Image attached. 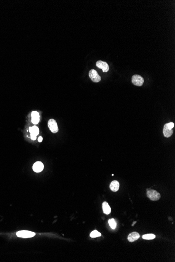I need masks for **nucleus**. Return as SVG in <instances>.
Instances as JSON below:
<instances>
[{"label": "nucleus", "instance_id": "a211bd4d", "mask_svg": "<svg viewBox=\"0 0 175 262\" xmlns=\"http://www.w3.org/2000/svg\"><path fill=\"white\" fill-rule=\"evenodd\" d=\"M31 138L32 140H35L36 139V135H35L34 134H31Z\"/></svg>", "mask_w": 175, "mask_h": 262}, {"label": "nucleus", "instance_id": "2eb2a0df", "mask_svg": "<svg viewBox=\"0 0 175 262\" xmlns=\"http://www.w3.org/2000/svg\"><path fill=\"white\" fill-rule=\"evenodd\" d=\"M109 223L112 229H115L117 226V223L114 219H111L109 220Z\"/></svg>", "mask_w": 175, "mask_h": 262}, {"label": "nucleus", "instance_id": "f257e3e1", "mask_svg": "<svg viewBox=\"0 0 175 262\" xmlns=\"http://www.w3.org/2000/svg\"><path fill=\"white\" fill-rule=\"evenodd\" d=\"M146 195L147 196L153 201H156L161 198L160 194L154 190H148L146 192Z\"/></svg>", "mask_w": 175, "mask_h": 262}, {"label": "nucleus", "instance_id": "9d476101", "mask_svg": "<svg viewBox=\"0 0 175 262\" xmlns=\"http://www.w3.org/2000/svg\"><path fill=\"white\" fill-rule=\"evenodd\" d=\"M110 187L112 191L114 192H117L119 187V183L117 181H113L111 183Z\"/></svg>", "mask_w": 175, "mask_h": 262}, {"label": "nucleus", "instance_id": "f03ea898", "mask_svg": "<svg viewBox=\"0 0 175 262\" xmlns=\"http://www.w3.org/2000/svg\"><path fill=\"white\" fill-rule=\"evenodd\" d=\"M132 83L137 86H141L143 85L144 80L143 77L138 74L134 75L132 77Z\"/></svg>", "mask_w": 175, "mask_h": 262}, {"label": "nucleus", "instance_id": "f8f14e48", "mask_svg": "<svg viewBox=\"0 0 175 262\" xmlns=\"http://www.w3.org/2000/svg\"><path fill=\"white\" fill-rule=\"evenodd\" d=\"M102 209L103 210V212L106 214H109L111 213V208L108 204V203L106 201L103 202L102 203Z\"/></svg>", "mask_w": 175, "mask_h": 262}, {"label": "nucleus", "instance_id": "ddd939ff", "mask_svg": "<svg viewBox=\"0 0 175 262\" xmlns=\"http://www.w3.org/2000/svg\"><path fill=\"white\" fill-rule=\"evenodd\" d=\"M29 131L30 132L31 134H34L35 135H37L39 133V128L36 127V126H33V127H29Z\"/></svg>", "mask_w": 175, "mask_h": 262}, {"label": "nucleus", "instance_id": "20e7f679", "mask_svg": "<svg viewBox=\"0 0 175 262\" xmlns=\"http://www.w3.org/2000/svg\"><path fill=\"white\" fill-rule=\"evenodd\" d=\"M16 235L18 237L23 238H28L34 237L35 235V233L33 232L28 231H20L17 232Z\"/></svg>", "mask_w": 175, "mask_h": 262}, {"label": "nucleus", "instance_id": "0eeeda50", "mask_svg": "<svg viewBox=\"0 0 175 262\" xmlns=\"http://www.w3.org/2000/svg\"><path fill=\"white\" fill-rule=\"evenodd\" d=\"M44 164L41 162H36L35 163L33 166V169L36 173H39L44 169Z\"/></svg>", "mask_w": 175, "mask_h": 262}, {"label": "nucleus", "instance_id": "1a4fd4ad", "mask_svg": "<svg viewBox=\"0 0 175 262\" xmlns=\"http://www.w3.org/2000/svg\"><path fill=\"white\" fill-rule=\"evenodd\" d=\"M39 122V114L36 111H33L32 113V122L33 124L36 125Z\"/></svg>", "mask_w": 175, "mask_h": 262}, {"label": "nucleus", "instance_id": "39448f33", "mask_svg": "<svg viewBox=\"0 0 175 262\" xmlns=\"http://www.w3.org/2000/svg\"><path fill=\"white\" fill-rule=\"evenodd\" d=\"M48 126L50 129L54 133H56L58 131V127L56 120L54 119H51L48 122Z\"/></svg>", "mask_w": 175, "mask_h": 262}, {"label": "nucleus", "instance_id": "4468645a", "mask_svg": "<svg viewBox=\"0 0 175 262\" xmlns=\"http://www.w3.org/2000/svg\"><path fill=\"white\" fill-rule=\"evenodd\" d=\"M156 236L153 234H147L143 235V239L145 240H153L155 238Z\"/></svg>", "mask_w": 175, "mask_h": 262}, {"label": "nucleus", "instance_id": "dca6fc26", "mask_svg": "<svg viewBox=\"0 0 175 262\" xmlns=\"http://www.w3.org/2000/svg\"><path fill=\"white\" fill-rule=\"evenodd\" d=\"M100 236H101V233L97 230H94L91 232L90 233V237L91 238H96V237H99Z\"/></svg>", "mask_w": 175, "mask_h": 262}, {"label": "nucleus", "instance_id": "6ab92c4d", "mask_svg": "<svg viewBox=\"0 0 175 262\" xmlns=\"http://www.w3.org/2000/svg\"><path fill=\"white\" fill-rule=\"evenodd\" d=\"M38 141L39 142H41L43 141V138H42V137L40 136V137L38 138Z\"/></svg>", "mask_w": 175, "mask_h": 262}, {"label": "nucleus", "instance_id": "9b49d317", "mask_svg": "<svg viewBox=\"0 0 175 262\" xmlns=\"http://www.w3.org/2000/svg\"><path fill=\"white\" fill-rule=\"evenodd\" d=\"M163 133L165 137L166 138H169L171 137L173 134V130L172 129H169L165 125L163 129Z\"/></svg>", "mask_w": 175, "mask_h": 262}, {"label": "nucleus", "instance_id": "6e6552de", "mask_svg": "<svg viewBox=\"0 0 175 262\" xmlns=\"http://www.w3.org/2000/svg\"><path fill=\"white\" fill-rule=\"evenodd\" d=\"M140 237V235L138 233L136 232H132L131 233L128 237H127V239L129 241V242H134L136 240H137Z\"/></svg>", "mask_w": 175, "mask_h": 262}, {"label": "nucleus", "instance_id": "7ed1b4c3", "mask_svg": "<svg viewBox=\"0 0 175 262\" xmlns=\"http://www.w3.org/2000/svg\"><path fill=\"white\" fill-rule=\"evenodd\" d=\"M89 76L91 80L93 82L96 83H98L101 81V76L99 75V74L97 73V72L94 70V69H91L90 72H89Z\"/></svg>", "mask_w": 175, "mask_h": 262}, {"label": "nucleus", "instance_id": "423d86ee", "mask_svg": "<svg viewBox=\"0 0 175 262\" xmlns=\"http://www.w3.org/2000/svg\"><path fill=\"white\" fill-rule=\"evenodd\" d=\"M96 66L98 67L101 69L103 72H107L109 70V66L108 65V64L107 62H103L101 60H99L97 62Z\"/></svg>", "mask_w": 175, "mask_h": 262}, {"label": "nucleus", "instance_id": "f3484780", "mask_svg": "<svg viewBox=\"0 0 175 262\" xmlns=\"http://www.w3.org/2000/svg\"><path fill=\"white\" fill-rule=\"evenodd\" d=\"M165 125L169 129H172L174 127V124L173 123H167L165 124Z\"/></svg>", "mask_w": 175, "mask_h": 262}]
</instances>
